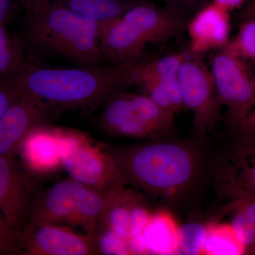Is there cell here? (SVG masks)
Wrapping results in <instances>:
<instances>
[{
  "mask_svg": "<svg viewBox=\"0 0 255 255\" xmlns=\"http://www.w3.org/2000/svg\"><path fill=\"white\" fill-rule=\"evenodd\" d=\"M216 184L224 198L238 194L255 197V140H240L231 147L216 172Z\"/></svg>",
  "mask_w": 255,
  "mask_h": 255,
  "instance_id": "4fadbf2b",
  "label": "cell"
},
{
  "mask_svg": "<svg viewBox=\"0 0 255 255\" xmlns=\"http://www.w3.org/2000/svg\"><path fill=\"white\" fill-rule=\"evenodd\" d=\"M108 147L127 184L164 202H175L192 190L202 173L199 150L168 140Z\"/></svg>",
  "mask_w": 255,
  "mask_h": 255,
  "instance_id": "6da1fadb",
  "label": "cell"
},
{
  "mask_svg": "<svg viewBox=\"0 0 255 255\" xmlns=\"http://www.w3.org/2000/svg\"><path fill=\"white\" fill-rule=\"evenodd\" d=\"M184 57V53H175L135 64L133 65L135 85L140 87L148 82L177 77Z\"/></svg>",
  "mask_w": 255,
  "mask_h": 255,
  "instance_id": "d6986e66",
  "label": "cell"
},
{
  "mask_svg": "<svg viewBox=\"0 0 255 255\" xmlns=\"http://www.w3.org/2000/svg\"><path fill=\"white\" fill-rule=\"evenodd\" d=\"M225 46L242 60L255 61V18L242 21L236 36Z\"/></svg>",
  "mask_w": 255,
  "mask_h": 255,
  "instance_id": "cb8c5ba5",
  "label": "cell"
},
{
  "mask_svg": "<svg viewBox=\"0 0 255 255\" xmlns=\"http://www.w3.org/2000/svg\"><path fill=\"white\" fill-rule=\"evenodd\" d=\"M21 96L12 80L0 81V115Z\"/></svg>",
  "mask_w": 255,
  "mask_h": 255,
  "instance_id": "4316f807",
  "label": "cell"
},
{
  "mask_svg": "<svg viewBox=\"0 0 255 255\" xmlns=\"http://www.w3.org/2000/svg\"><path fill=\"white\" fill-rule=\"evenodd\" d=\"M185 27L176 11L150 4H136L118 17L100 23V44L114 66L141 62L147 48L168 41Z\"/></svg>",
  "mask_w": 255,
  "mask_h": 255,
  "instance_id": "277c9868",
  "label": "cell"
},
{
  "mask_svg": "<svg viewBox=\"0 0 255 255\" xmlns=\"http://www.w3.org/2000/svg\"><path fill=\"white\" fill-rule=\"evenodd\" d=\"M184 109L194 117V128L199 135L211 132L220 118V103L211 70L201 55L185 54L177 75Z\"/></svg>",
  "mask_w": 255,
  "mask_h": 255,
  "instance_id": "9c48e42d",
  "label": "cell"
},
{
  "mask_svg": "<svg viewBox=\"0 0 255 255\" xmlns=\"http://www.w3.org/2000/svg\"><path fill=\"white\" fill-rule=\"evenodd\" d=\"M251 18H255V0H252L245 6L240 16L241 22Z\"/></svg>",
  "mask_w": 255,
  "mask_h": 255,
  "instance_id": "f546056e",
  "label": "cell"
},
{
  "mask_svg": "<svg viewBox=\"0 0 255 255\" xmlns=\"http://www.w3.org/2000/svg\"><path fill=\"white\" fill-rule=\"evenodd\" d=\"M178 228L177 223L167 213L152 215L142 234L147 254L175 255Z\"/></svg>",
  "mask_w": 255,
  "mask_h": 255,
  "instance_id": "2e32d148",
  "label": "cell"
},
{
  "mask_svg": "<svg viewBox=\"0 0 255 255\" xmlns=\"http://www.w3.org/2000/svg\"><path fill=\"white\" fill-rule=\"evenodd\" d=\"M64 5L99 23L118 17L133 6L124 0H66Z\"/></svg>",
  "mask_w": 255,
  "mask_h": 255,
  "instance_id": "ffe728a7",
  "label": "cell"
},
{
  "mask_svg": "<svg viewBox=\"0 0 255 255\" xmlns=\"http://www.w3.org/2000/svg\"><path fill=\"white\" fill-rule=\"evenodd\" d=\"M140 87L143 94L166 112L175 116L184 109L177 76L148 82Z\"/></svg>",
  "mask_w": 255,
  "mask_h": 255,
  "instance_id": "44dd1931",
  "label": "cell"
},
{
  "mask_svg": "<svg viewBox=\"0 0 255 255\" xmlns=\"http://www.w3.org/2000/svg\"><path fill=\"white\" fill-rule=\"evenodd\" d=\"M11 0H0V23H4L9 16Z\"/></svg>",
  "mask_w": 255,
  "mask_h": 255,
  "instance_id": "4dcf8cb0",
  "label": "cell"
},
{
  "mask_svg": "<svg viewBox=\"0 0 255 255\" xmlns=\"http://www.w3.org/2000/svg\"><path fill=\"white\" fill-rule=\"evenodd\" d=\"M250 255H255V246L252 248L251 251H250Z\"/></svg>",
  "mask_w": 255,
  "mask_h": 255,
  "instance_id": "836d02e7",
  "label": "cell"
},
{
  "mask_svg": "<svg viewBox=\"0 0 255 255\" xmlns=\"http://www.w3.org/2000/svg\"><path fill=\"white\" fill-rule=\"evenodd\" d=\"M99 254L130 255L127 240L107 228H100L95 237Z\"/></svg>",
  "mask_w": 255,
  "mask_h": 255,
  "instance_id": "d4e9b609",
  "label": "cell"
},
{
  "mask_svg": "<svg viewBox=\"0 0 255 255\" xmlns=\"http://www.w3.org/2000/svg\"><path fill=\"white\" fill-rule=\"evenodd\" d=\"M246 249L236 238L231 225L207 226L202 255H243Z\"/></svg>",
  "mask_w": 255,
  "mask_h": 255,
  "instance_id": "7402d4cb",
  "label": "cell"
},
{
  "mask_svg": "<svg viewBox=\"0 0 255 255\" xmlns=\"http://www.w3.org/2000/svg\"><path fill=\"white\" fill-rule=\"evenodd\" d=\"M22 95L60 110H90L135 85L132 66L41 68L31 62L11 79Z\"/></svg>",
  "mask_w": 255,
  "mask_h": 255,
  "instance_id": "7a4b0ae2",
  "label": "cell"
},
{
  "mask_svg": "<svg viewBox=\"0 0 255 255\" xmlns=\"http://www.w3.org/2000/svg\"><path fill=\"white\" fill-rule=\"evenodd\" d=\"M212 2L230 11L241 7L246 0H212Z\"/></svg>",
  "mask_w": 255,
  "mask_h": 255,
  "instance_id": "f1b7e54d",
  "label": "cell"
},
{
  "mask_svg": "<svg viewBox=\"0 0 255 255\" xmlns=\"http://www.w3.org/2000/svg\"><path fill=\"white\" fill-rule=\"evenodd\" d=\"M62 112L41 101L22 95L0 115V155H16L29 132L48 125Z\"/></svg>",
  "mask_w": 255,
  "mask_h": 255,
  "instance_id": "7c38bea8",
  "label": "cell"
},
{
  "mask_svg": "<svg viewBox=\"0 0 255 255\" xmlns=\"http://www.w3.org/2000/svg\"><path fill=\"white\" fill-rule=\"evenodd\" d=\"M20 254V232L0 211V255Z\"/></svg>",
  "mask_w": 255,
  "mask_h": 255,
  "instance_id": "484cf974",
  "label": "cell"
},
{
  "mask_svg": "<svg viewBox=\"0 0 255 255\" xmlns=\"http://www.w3.org/2000/svg\"><path fill=\"white\" fill-rule=\"evenodd\" d=\"M100 23L62 4L28 11L23 23L27 53L65 58L80 68L102 66Z\"/></svg>",
  "mask_w": 255,
  "mask_h": 255,
  "instance_id": "3957f363",
  "label": "cell"
},
{
  "mask_svg": "<svg viewBox=\"0 0 255 255\" xmlns=\"http://www.w3.org/2000/svg\"><path fill=\"white\" fill-rule=\"evenodd\" d=\"M190 53L201 55L223 48L230 41L229 11L212 2L199 10L187 23Z\"/></svg>",
  "mask_w": 255,
  "mask_h": 255,
  "instance_id": "5bb4252c",
  "label": "cell"
},
{
  "mask_svg": "<svg viewBox=\"0 0 255 255\" xmlns=\"http://www.w3.org/2000/svg\"><path fill=\"white\" fill-rule=\"evenodd\" d=\"M105 206L104 193L73 179L62 180L37 193L28 209L26 223L80 227L85 234L95 238Z\"/></svg>",
  "mask_w": 255,
  "mask_h": 255,
  "instance_id": "5b68a950",
  "label": "cell"
},
{
  "mask_svg": "<svg viewBox=\"0 0 255 255\" xmlns=\"http://www.w3.org/2000/svg\"><path fill=\"white\" fill-rule=\"evenodd\" d=\"M16 153L23 166L37 176L54 172L62 167L61 129L48 125L36 128L25 137Z\"/></svg>",
  "mask_w": 255,
  "mask_h": 255,
  "instance_id": "9a60e30c",
  "label": "cell"
},
{
  "mask_svg": "<svg viewBox=\"0 0 255 255\" xmlns=\"http://www.w3.org/2000/svg\"><path fill=\"white\" fill-rule=\"evenodd\" d=\"M232 212L231 226L238 241L249 254L255 246V197L238 194L228 198Z\"/></svg>",
  "mask_w": 255,
  "mask_h": 255,
  "instance_id": "ac0fdd59",
  "label": "cell"
},
{
  "mask_svg": "<svg viewBox=\"0 0 255 255\" xmlns=\"http://www.w3.org/2000/svg\"><path fill=\"white\" fill-rule=\"evenodd\" d=\"M207 236V226L199 223H190L178 228L175 255L202 254Z\"/></svg>",
  "mask_w": 255,
  "mask_h": 255,
  "instance_id": "603a6c76",
  "label": "cell"
},
{
  "mask_svg": "<svg viewBox=\"0 0 255 255\" xmlns=\"http://www.w3.org/2000/svg\"><path fill=\"white\" fill-rule=\"evenodd\" d=\"M37 177L18 162L15 155H0V211L19 232L38 193Z\"/></svg>",
  "mask_w": 255,
  "mask_h": 255,
  "instance_id": "8fae6325",
  "label": "cell"
},
{
  "mask_svg": "<svg viewBox=\"0 0 255 255\" xmlns=\"http://www.w3.org/2000/svg\"><path fill=\"white\" fill-rule=\"evenodd\" d=\"M218 97L226 108V122L234 132L253 110L255 103V80L243 60L224 46L211 64Z\"/></svg>",
  "mask_w": 255,
  "mask_h": 255,
  "instance_id": "ba28073f",
  "label": "cell"
},
{
  "mask_svg": "<svg viewBox=\"0 0 255 255\" xmlns=\"http://www.w3.org/2000/svg\"><path fill=\"white\" fill-rule=\"evenodd\" d=\"M22 38L15 36L0 23V81L17 76L32 61Z\"/></svg>",
  "mask_w": 255,
  "mask_h": 255,
  "instance_id": "e0dca14e",
  "label": "cell"
},
{
  "mask_svg": "<svg viewBox=\"0 0 255 255\" xmlns=\"http://www.w3.org/2000/svg\"><path fill=\"white\" fill-rule=\"evenodd\" d=\"M20 254L98 255L95 238L79 234L70 226L27 222L20 231Z\"/></svg>",
  "mask_w": 255,
  "mask_h": 255,
  "instance_id": "30bf717a",
  "label": "cell"
},
{
  "mask_svg": "<svg viewBox=\"0 0 255 255\" xmlns=\"http://www.w3.org/2000/svg\"><path fill=\"white\" fill-rule=\"evenodd\" d=\"M27 7L28 11H31L44 6L43 0H19Z\"/></svg>",
  "mask_w": 255,
  "mask_h": 255,
  "instance_id": "1f68e13d",
  "label": "cell"
},
{
  "mask_svg": "<svg viewBox=\"0 0 255 255\" xmlns=\"http://www.w3.org/2000/svg\"><path fill=\"white\" fill-rule=\"evenodd\" d=\"M169 2L175 3V4H189V3L193 2L195 0H167Z\"/></svg>",
  "mask_w": 255,
  "mask_h": 255,
  "instance_id": "d6a6232c",
  "label": "cell"
},
{
  "mask_svg": "<svg viewBox=\"0 0 255 255\" xmlns=\"http://www.w3.org/2000/svg\"><path fill=\"white\" fill-rule=\"evenodd\" d=\"M62 167L71 179L100 192L127 184L108 147L80 132L62 130Z\"/></svg>",
  "mask_w": 255,
  "mask_h": 255,
  "instance_id": "52a82bcc",
  "label": "cell"
},
{
  "mask_svg": "<svg viewBox=\"0 0 255 255\" xmlns=\"http://www.w3.org/2000/svg\"><path fill=\"white\" fill-rule=\"evenodd\" d=\"M104 104L101 126L110 135L157 140L169 135L173 127L174 115L145 94L119 92Z\"/></svg>",
  "mask_w": 255,
  "mask_h": 255,
  "instance_id": "8992f818",
  "label": "cell"
},
{
  "mask_svg": "<svg viewBox=\"0 0 255 255\" xmlns=\"http://www.w3.org/2000/svg\"><path fill=\"white\" fill-rule=\"evenodd\" d=\"M233 132L237 140H255V103L253 110Z\"/></svg>",
  "mask_w": 255,
  "mask_h": 255,
  "instance_id": "83f0119b",
  "label": "cell"
}]
</instances>
